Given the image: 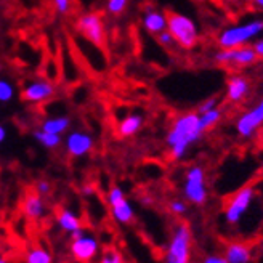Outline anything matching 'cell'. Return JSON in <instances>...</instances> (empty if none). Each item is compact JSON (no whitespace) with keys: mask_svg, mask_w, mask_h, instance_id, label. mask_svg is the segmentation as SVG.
Returning <instances> with one entry per match:
<instances>
[{"mask_svg":"<svg viewBox=\"0 0 263 263\" xmlns=\"http://www.w3.org/2000/svg\"><path fill=\"white\" fill-rule=\"evenodd\" d=\"M101 263H124V260H122V255L119 252L109 251V252H106L103 255Z\"/></svg>","mask_w":263,"mask_h":263,"instance_id":"31","label":"cell"},{"mask_svg":"<svg viewBox=\"0 0 263 263\" xmlns=\"http://www.w3.org/2000/svg\"><path fill=\"white\" fill-rule=\"evenodd\" d=\"M45 202L42 199V196H39L37 193H31L24 197L23 202V214L31 218V220H39L45 215Z\"/></svg>","mask_w":263,"mask_h":263,"instance_id":"16","label":"cell"},{"mask_svg":"<svg viewBox=\"0 0 263 263\" xmlns=\"http://www.w3.org/2000/svg\"><path fill=\"white\" fill-rule=\"evenodd\" d=\"M0 263H7V260H5V257H4L2 252H0Z\"/></svg>","mask_w":263,"mask_h":263,"instance_id":"39","label":"cell"},{"mask_svg":"<svg viewBox=\"0 0 263 263\" xmlns=\"http://www.w3.org/2000/svg\"><path fill=\"white\" fill-rule=\"evenodd\" d=\"M167 31L178 47L191 50L199 42V28L193 18L177 11L167 13Z\"/></svg>","mask_w":263,"mask_h":263,"instance_id":"3","label":"cell"},{"mask_svg":"<svg viewBox=\"0 0 263 263\" xmlns=\"http://www.w3.org/2000/svg\"><path fill=\"white\" fill-rule=\"evenodd\" d=\"M141 24L146 32L157 35L167 29V13L157 10L156 7H146L141 16Z\"/></svg>","mask_w":263,"mask_h":263,"instance_id":"14","label":"cell"},{"mask_svg":"<svg viewBox=\"0 0 263 263\" xmlns=\"http://www.w3.org/2000/svg\"><path fill=\"white\" fill-rule=\"evenodd\" d=\"M254 50H255V53L258 58H263V37L261 39H257V41L252 44Z\"/></svg>","mask_w":263,"mask_h":263,"instance_id":"34","label":"cell"},{"mask_svg":"<svg viewBox=\"0 0 263 263\" xmlns=\"http://www.w3.org/2000/svg\"><path fill=\"white\" fill-rule=\"evenodd\" d=\"M93 146H95L93 137H91L88 132H84V130L69 132V134L66 135V140H64V148H66V151H68V154L72 157L87 156L88 153H91Z\"/></svg>","mask_w":263,"mask_h":263,"instance_id":"11","label":"cell"},{"mask_svg":"<svg viewBox=\"0 0 263 263\" xmlns=\"http://www.w3.org/2000/svg\"><path fill=\"white\" fill-rule=\"evenodd\" d=\"M15 98V85L7 77H0V103H10Z\"/></svg>","mask_w":263,"mask_h":263,"instance_id":"24","label":"cell"},{"mask_svg":"<svg viewBox=\"0 0 263 263\" xmlns=\"http://www.w3.org/2000/svg\"><path fill=\"white\" fill-rule=\"evenodd\" d=\"M261 125H263V97L257 101L255 106L249 108L246 112H242L238 117L234 128H236V134L241 138L249 140L261 128Z\"/></svg>","mask_w":263,"mask_h":263,"instance_id":"9","label":"cell"},{"mask_svg":"<svg viewBox=\"0 0 263 263\" xmlns=\"http://www.w3.org/2000/svg\"><path fill=\"white\" fill-rule=\"evenodd\" d=\"M251 93V81L242 74H233L227 81V100L230 103H241Z\"/></svg>","mask_w":263,"mask_h":263,"instance_id":"13","label":"cell"},{"mask_svg":"<svg viewBox=\"0 0 263 263\" xmlns=\"http://www.w3.org/2000/svg\"><path fill=\"white\" fill-rule=\"evenodd\" d=\"M263 32V20L255 18L246 23L233 24L223 29L218 37L217 44L220 48H238L255 42Z\"/></svg>","mask_w":263,"mask_h":263,"instance_id":"2","label":"cell"},{"mask_svg":"<svg viewBox=\"0 0 263 263\" xmlns=\"http://www.w3.org/2000/svg\"><path fill=\"white\" fill-rule=\"evenodd\" d=\"M71 119L69 116H51L48 119L42 121L41 130L47 132V134H53V135H63L69 130Z\"/></svg>","mask_w":263,"mask_h":263,"instance_id":"18","label":"cell"},{"mask_svg":"<svg viewBox=\"0 0 263 263\" xmlns=\"http://www.w3.org/2000/svg\"><path fill=\"white\" fill-rule=\"evenodd\" d=\"M255 197V188L254 186H242L241 190L236 191L225 207V221L230 223V225H238V223L242 220L244 214L251 207L252 201Z\"/></svg>","mask_w":263,"mask_h":263,"instance_id":"8","label":"cell"},{"mask_svg":"<svg viewBox=\"0 0 263 263\" xmlns=\"http://www.w3.org/2000/svg\"><path fill=\"white\" fill-rule=\"evenodd\" d=\"M111 215L117 223H121V225H128L135 217V210L127 197H124L122 201L111 205Z\"/></svg>","mask_w":263,"mask_h":263,"instance_id":"19","label":"cell"},{"mask_svg":"<svg viewBox=\"0 0 263 263\" xmlns=\"http://www.w3.org/2000/svg\"><path fill=\"white\" fill-rule=\"evenodd\" d=\"M26 263H53V258L45 247L35 246L26 252Z\"/></svg>","mask_w":263,"mask_h":263,"instance_id":"22","label":"cell"},{"mask_svg":"<svg viewBox=\"0 0 263 263\" xmlns=\"http://www.w3.org/2000/svg\"><path fill=\"white\" fill-rule=\"evenodd\" d=\"M53 7L60 15H68L71 10V0H53Z\"/></svg>","mask_w":263,"mask_h":263,"instance_id":"30","label":"cell"},{"mask_svg":"<svg viewBox=\"0 0 263 263\" xmlns=\"http://www.w3.org/2000/svg\"><path fill=\"white\" fill-rule=\"evenodd\" d=\"M251 2H252L254 8H257V10L263 11V0H251Z\"/></svg>","mask_w":263,"mask_h":263,"instance_id":"38","label":"cell"},{"mask_svg":"<svg viewBox=\"0 0 263 263\" xmlns=\"http://www.w3.org/2000/svg\"><path fill=\"white\" fill-rule=\"evenodd\" d=\"M193 233L186 223H178L165 249L164 263H191Z\"/></svg>","mask_w":263,"mask_h":263,"instance_id":"4","label":"cell"},{"mask_svg":"<svg viewBox=\"0 0 263 263\" xmlns=\"http://www.w3.org/2000/svg\"><path fill=\"white\" fill-rule=\"evenodd\" d=\"M35 191L39 196H47L51 191V183L48 180H39L35 185Z\"/></svg>","mask_w":263,"mask_h":263,"instance_id":"32","label":"cell"},{"mask_svg":"<svg viewBox=\"0 0 263 263\" xmlns=\"http://www.w3.org/2000/svg\"><path fill=\"white\" fill-rule=\"evenodd\" d=\"M201 263H227V260H225V257H223V255L212 254V255H207V257H204Z\"/></svg>","mask_w":263,"mask_h":263,"instance_id":"33","label":"cell"},{"mask_svg":"<svg viewBox=\"0 0 263 263\" xmlns=\"http://www.w3.org/2000/svg\"><path fill=\"white\" fill-rule=\"evenodd\" d=\"M223 257H225L227 263H251L252 249L246 242H230Z\"/></svg>","mask_w":263,"mask_h":263,"instance_id":"15","label":"cell"},{"mask_svg":"<svg viewBox=\"0 0 263 263\" xmlns=\"http://www.w3.org/2000/svg\"><path fill=\"white\" fill-rule=\"evenodd\" d=\"M214 60L220 66H231V68H249L257 63L258 57L252 45H244L238 48H220L214 55Z\"/></svg>","mask_w":263,"mask_h":263,"instance_id":"7","label":"cell"},{"mask_svg":"<svg viewBox=\"0 0 263 263\" xmlns=\"http://www.w3.org/2000/svg\"><path fill=\"white\" fill-rule=\"evenodd\" d=\"M32 137H34V140L37 141V143H41L44 148H47V149H55V148H58L60 144H61V137L60 135H53V134H47V132H44V130H34V134H32Z\"/></svg>","mask_w":263,"mask_h":263,"instance_id":"21","label":"cell"},{"mask_svg":"<svg viewBox=\"0 0 263 263\" xmlns=\"http://www.w3.org/2000/svg\"><path fill=\"white\" fill-rule=\"evenodd\" d=\"M205 132L201 127L199 114L190 111L177 116L170 124L165 135V143L174 161H181L186 156L190 148L202 138Z\"/></svg>","mask_w":263,"mask_h":263,"instance_id":"1","label":"cell"},{"mask_svg":"<svg viewBox=\"0 0 263 263\" xmlns=\"http://www.w3.org/2000/svg\"><path fill=\"white\" fill-rule=\"evenodd\" d=\"M71 255L79 263H88L93 260L100 252V242L95 236L84 234L79 239H74L71 242Z\"/></svg>","mask_w":263,"mask_h":263,"instance_id":"12","label":"cell"},{"mask_svg":"<svg viewBox=\"0 0 263 263\" xmlns=\"http://www.w3.org/2000/svg\"><path fill=\"white\" fill-rule=\"evenodd\" d=\"M168 209L174 215H185L188 212V204L181 199H174V201H170Z\"/></svg>","mask_w":263,"mask_h":263,"instance_id":"27","label":"cell"},{"mask_svg":"<svg viewBox=\"0 0 263 263\" xmlns=\"http://www.w3.org/2000/svg\"><path fill=\"white\" fill-rule=\"evenodd\" d=\"M85 234V231L82 230V228H79V230H74V231H71L69 233V236H71V239L74 241V239H79L81 236H84Z\"/></svg>","mask_w":263,"mask_h":263,"instance_id":"36","label":"cell"},{"mask_svg":"<svg viewBox=\"0 0 263 263\" xmlns=\"http://www.w3.org/2000/svg\"><path fill=\"white\" fill-rule=\"evenodd\" d=\"M183 196L194 205H204L207 202L209 191L205 183V170L201 165H191L183 181Z\"/></svg>","mask_w":263,"mask_h":263,"instance_id":"6","label":"cell"},{"mask_svg":"<svg viewBox=\"0 0 263 263\" xmlns=\"http://www.w3.org/2000/svg\"><path fill=\"white\" fill-rule=\"evenodd\" d=\"M130 0H106V11L112 16H119L125 11Z\"/></svg>","mask_w":263,"mask_h":263,"instance_id":"25","label":"cell"},{"mask_svg":"<svg viewBox=\"0 0 263 263\" xmlns=\"http://www.w3.org/2000/svg\"><path fill=\"white\" fill-rule=\"evenodd\" d=\"M143 124H144V117L141 114H137V112L128 114L119 122V125H117V134L122 138H130L138 134Z\"/></svg>","mask_w":263,"mask_h":263,"instance_id":"17","label":"cell"},{"mask_svg":"<svg viewBox=\"0 0 263 263\" xmlns=\"http://www.w3.org/2000/svg\"><path fill=\"white\" fill-rule=\"evenodd\" d=\"M215 108H218V98L217 97H210V98H207V100H204L201 104H199V108H197V114H204V112H207V111H212V109H215Z\"/></svg>","mask_w":263,"mask_h":263,"instance_id":"28","label":"cell"},{"mask_svg":"<svg viewBox=\"0 0 263 263\" xmlns=\"http://www.w3.org/2000/svg\"><path fill=\"white\" fill-rule=\"evenodd\" d=\"M57 93L55 84L48 81V79H34L23 85L21 90V98L26 103L31 104H41L48 101L50 98H53Z\"/></svg>","mask_w":263,"mask_h":263,"instance_id":"10","label":"cell"},{"mask_svg":"<svg viewBox=\"0 0 263 263\" xmlns=\"http://www.w3.org/2000/svg\"><path fill=\"white\" fill-rule=\"evenodd\" d=\"M57 223H58V227L66 233H71L74 230L82 228L81 218H79V215L71 209H61L57 215Z\"/></svg>","mask_w":263,"mask_h":263,"instance_id":"20","label":"cell"},{"mask_svg":"<svg viewBox=\"0 0 263 263\" xmlns=\"http://www.w3.org/2000/svg\"><path fill=\"white\" fill-rule=\"evenodd\" d=\"M221 117H223V111L220 108H215L212 111H207L204 114H199V122H201L202 130L207 132L210 128H214L221 121Z\"/></svg>","mask_w":263,"mask_h":263,"instance_id":"23","label":"cell"},{"mask_svg":"<svg viewBox=\"0 0 263 263\" xmlns=\"http://www.w3.org/2000/svg\"><path fill=\"white\" fill-rule=\"evenodd\" d=\"M81 193H82V196L90 197V196H93V194H95V188L91 186V185H84V186L81 188Z\"/></svg>","mask_w":263,"mask_h":263,"instance_id":"35","label":"cell"},{"mask_svg":"<svg viewBox=\"0 0 263 263\" xmlns=\"http://www.w3.org/2000/svg\"><path fill=\"white\" fill-rule=\"evenodd\" d=\"M156 41H157V44L162 45V47H165V48H170V47H174V45H175L174 37L170 35V32H168L167 29L157 34V35H156Z\"/></svg>","mask_w":263,"mask_h":263,"instance_id":"29","label":"cell"},{"mask_svg":"<svg viewBox=\"0 0 263 263\" xmlns=\"http://www.w3.org/2000/svg\"><path fill=\"white\" fill-rule=\"evenodd\" d=\"M76 31L85 37L87 41L98 48L106 45V26H104L103 16L97 11H87L79 15L74 23Z\"/></svg>","mask_w":263,"mask_h":263,"instance_id":"5","label":"cell"},{"mask_svg":"<svg viewBox=\"0 0 263 263\" xmlns=\"http://www.w3.org/2000/svg\"><path fill=\"white\" fill-rule=\"evenodd\" d=\"M5 140H7V128L0 124V144H2Z\"/></svg>","mask_w":263,"mask_h":263,"instance_id":"37","label":"cell"},{"mask_svg":"<svg viewBox=\"0 0 263 263\" xmlns=\"http://www.w3.org/2000/svg\"><path fill=\"white\" fill-rule=\"evenodd\" d=\"M124 197H127V196H125V193H124V190H122L121 186H112V188H109V191H108V194H106V201H108V204H109V207H111V205H114L116 202L122 201Z\"/></svg>","mask_w":263,"mask_h":263,"instance_id":"26","label":"cell"}]
</instances>
